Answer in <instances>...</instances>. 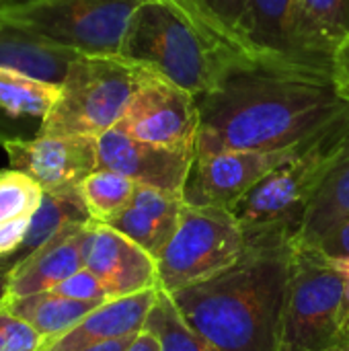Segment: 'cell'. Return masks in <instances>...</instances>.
Wrapping results in <instances>:
<instances>
[{"mask_svg":"<svg viewBox=\"0 0 349 351\" xmlns=\"http://www.w3.org/2000/svg\"><path fill=\"white\" fill-rule=\"evenodd\" d=\"M195 156L232 150H282L311 142L349 105L331 78L278 70L253 60L232 68L197 97Z\"/></svg>","mask_w":349,"mask_h":351,"instance_id":"6da1fadb","label":"cell"},{"mask_svg":"<svg viewBox=\"0 0 349 351\" xmlns=\"http://www.w3.org/2000/svg\"><path fill=\"white\" fill-rule=\"evenodd\" d=\"M296 239H245L243 255L173 296L185 321L218 351H282L290 261Z\"/></svg>","mask_w":349,"mask_h":351,"instance_id":"7a4b0ae2","label":"cell"},{"mask_svg":"<svg viewBox=\"0 0 349 351\" xmlns=\"http://www.w3.org/2000/svg\"><path fill=\"white\" fill-rule=\"evenodd\" d=\"M119 56L195 97L214 90L232 68L249 62L175 0H144L130 21Z\"/></svg>","mask_w":349,"mask_h":351,"instance_id":"3957f363","label":"cell"},{"mask_svg":"<svg viewBox=\"0 0 349 351\" xmlns=\"http://www.w3.org/2000/svg\"><path fill=\"white\" fill-rule=\"evenodd\" d=\"M349 142V107L315 140L259 181L234 208L245 239H296L323 181Z\"/></svg>","mask_w":349,"mask_h":351,"instance_id":"277c9868","label":"cell"},{"mask_svg":"<svg viewBox=\"0 0 349 351\" xmlns=\"http://www.w3.org/2000/svg\"><path fill=\"white\" fill-rule=\"evenodd\" d=\"M152 74L121 56L78 53L39 136H103L121 121Z\"/></svg>","mask_w":349,"mask_h":351,"instance_id":"5b68a950","label":"cell"},{"mask_svg":"<svg viewBox=\"0 0 349 351\" xmlns=\"http://www.w3.org/2000/svg\"><path fill=\"white\" fill-rule=\"evenodd\" d=\"M344 269L313 245H294L282 351H325L344 339Z\"/></svg>","mask_w":349,"mask_h":351,"instance_id":"8992f818","label":"cell"},{"mask_svg":"<svg viewBox=\"0 0 349 351\" xmlns=\"http://www.w3.org/2000/svg\"><path fill=\"white\" fill-rule=\"evenodd\" d=\"M144 0H33L0 10V21L35 31L82 56H119Z\"/></svg>","mask_w":349,"mask_h":351,"instance_id":"52a82bcc","label":"cell"},{"mask_svg":"<svg viewBox=\"0 0 349 351\" xmlns=\"http://www.w3.org/2000/svg\"><path fill=\"white\" fill-rule=\"evenodd\" d=\"M245 251V232L228 208L183 206L179 226L158 257V290L175 294L230 267Z\"/></svg>","mask_w":349,"mask_h":351,"instance_id":"ba28073f","label":"cell"},{"mask_svg":"<svg viewBox=\"0 0 349 351\" xmlns=\"http://www.w3.org/2000/svg\"><path fill=\"white\" fill-rule=\"evenodd\" d=\"M115 128L146 144L195 152L200 130L197 97L152 74L134 95Z\"/></svg>","mask_w":349,"mask_h":351,"instance_id":"9c48e42d","label":"cell"},{"mask_svg":"<svg viewBox=\"0 0 349 351\" xmlns=\"http://www.w3.org/2000/svg\"><path fill=\"white\" fill-rule=\"evenodd\" d=\"M306 144L282 150H232L195 156L183 187V202L187 206L232 210L259 181Z\"/></svg>","mask_w":349,"mask_h":351,"instance_id":"30bf717a","label":"cell"},{"mask_svg":"<svg viewBox=\"0 0 349 351\" xmlns=\"http://www.w3.org/2000/svg\"><path fill=\"white\" fill-rule=\"evenodd\" d=\"M12 171L25 173L43 191L76 189L99 169L97 138L37 136L2 144Z\"/></svg>","mask_w":349,"mask_h":351,"instance_id":"8fae6325","label":"cell"},{"mask_svg":"<svg viewBox=\"0 0 349 351\" xmlns=\"http://www.w3.org/2000/svg\"><path fill=\"white\" fill-rule=\"evenodd\" d=\"M99 169L115 171L138 185L183 197L195 152L140 142L113 128L97 138Z\"/></svg>","mask_w":349,"mask_h":351,"instance_id":"7c38bea8","label":"cell"},{"mask_svg":"<svg viewBox=\"0 0 349 351\" xmlns=\"http://www.w3.org/2000/svg\"><path fill=\"white\" fill-rule=\"evenodd\" d=\"M234 43L257 64L313 74L298 49L296 0H247Z\"/></svg>","mask_w":349,"mask_h":351,"instance_id":"4fadbf2b","label":"cell"},{"mask_svg":"<svg viewBox=\"0 0 349 351\" xmlns=\"http://www.w3.org/2000/svg\"><path fill=\"white\" fill-rule=\"evenodd\" d=\"M93 226L95 222L70 226L58 232L37 251L8 265V300L49 292L76 271L84 269L88 245L93 239Z\"/></svg>","mask_w":349,"mask_h":351,"instance_id":"5bb4252c","label":"cell"},{"mask_svg":"<svg viewBox=\"0 0 349 351\" xmlns=\"http://www.w3.org/2000/svg\"><path fill=\"white\" fill-rule=\"evenodd\" d=\"M84 267L107 286L113 298L158 288L156 259L107 224L95 222Z\"/></svg>","mask_w":349,"mask_h":351,"instance_id":"9a60e30c","label":"cell"},{"mask_svg":"<svg viewBox=\"0 0 349 351\" xmlns=\"http://www.w3.org/2000/svg\"><path fill=\"white\" fill-rule=\"evenodd\" d=\"M158 288L113 298L91 311L76 327L43 346L41 351H80L97 343L134 337L142 333L144 321L156 300Z\"/></svg>","mask_w":349,"mask_h":351,"instance_id":"2e32d148","label":"cell"},{"mask_svg":"<svg viewBox=\"0 0 349 351\" xmlns=\"http://www.w3.org/2000/svg\"><path fill=\"white\" fill-rule=\"evenodd\" d=\"M296 39L306 68L331 78L333 56L349 39V0H296Z\"/></svg>","mask_w":349,"mask_h":351,"instance_id":"e0dca14e","label":"cell"},{"mask_svg":"<svg viewBox=\"0 0 349 351\" xmlns=\"http://www.w3.org/2000/svg\"><path fill=\"white\" fill-rule=\"evenodd\" d=\"M183 206L185 202L179 195L138 185L132 204L119 216L107 222V226L125 234L158 261L179 226Z\"/></svg>","mask_w":349,"mask_h":351,"instance_id":"ac0fdd59","label":"cell"},{"mask_svg":"<svg viewBox=\"0 0 349 351\" xmlns=\"http://www.w3.org/2000/svg\"><path fill=\"white\" fill-rule=\"evenodd\" d=\"M76 58V51L35 31L0 21V70L62 86Z\"/></svg>","mask_w":349,"mask_h":351,"instance_id":"d6986e66","label":"cell"},{"mask_svg":"<svg viewBox=\"0 0 349 351\" xmlns=\"http://www.w3.org/2000/svg\"><path fill=\"white\" fill-rule=\"evenodd\" d=\"M60 97V86L0 70V144L33 140Z\"/></svg>","mask_w":349,"mask_h":351,"instance_id":"ffe728a7","label":"cell"},{"mask_svg":"<svg viewBox=\"0 0 349 351\" xmlns=\"http://www.w3.org/2000/svg\"><path fill=\"white\" fill-rule=\"evenodd\" d=\"M101 306L99 302H80L56 292H39L31 296L10 298L4 308H8L19 319L27 321L41 337L43 346L56 341L72 327H76L91 311ZM41 346V348H43Z\"/></svg>","mask_w":349,"mask_h":351,"instance_id":"44dd1931","label":"cell"},{"mask_svg":"<svg viewBox=\"0 0 349 351\" xmlns=\"http://www.w3.org/2000/svg\"><path fill=\"white\" fill-rule=\"evenodd\" d=\"M346 218H349V142L317 191L296 243L317 247L323 237Z\"/></svg>","mask_w":349,"mask_h":351,"instance_id":"7402d4cb","label":"cell"},{"mask_svg":"<svg viewBox=\"0 0 349 351\" xmlns=\"http://www.w3.org/2000/svg\"><path fill=\"white\" fill-rule=\"evenodd\" d=\"M93 222L80 189H60V191H43V199L33 214L29 222V230L25 234V241L16 253H21L19 259L27 257L29 253L43 247L47 241H51L58 232Z\"/></svg>","mask_w":349,"mask_h":351,"instance_id":"603a6c76","label":"cell"},{"mask_svg":"<svg viewBox=\"0 0 349 351\" xmlns=\"http://www.w3.org/2000/svg\"><path fill=\"white\" fill-rule=\"evenodd\" d=\"M142 331L150 333L158 341L160 351H218L197 331H193L177 308L173 296L165 290H158Z\"/></svg>","mask_w":349,"mask_h":351,"instance_id":"cb8c5ba5","label":"cell"},{"mask_svg":"<svg viewBox=\"0 0 349 351\" xmlns=\"http://www.w3.org/2000/svg\"><path fill=\"white\" fill-rule=\"evenodd\" d=\"M78 189L93 222L107 224L132 204L138 183L115 171L97 169L80 183Z\"/></svg>","mask_w":349,"mask_h":351,"instance_id":"d4e9b609","label":"cell"},{"mask_svg":"<svg viewBox=\"0 0 349 351\" xmlns=\"http://www.w3.org/2000/svg\"><path fill=\"white\" fill-rule=\"evenodd\" d=\"M43 199V187L19 171H0V224L31 220Z\"/></svg>","mask_w":349,"mask_h":351,"instance_id":"484cf974","label":"cell"},{"mask_svg":"<svg viewBox=\"0 0 349 351\" xmlns=\"http://www.w3.org/2000/svg\"><path fill=\"white\" fill-rule=\"evenodd\" d=\"M185 10H189L197 21H202L208 29L234 43L237 27L241 23L247 0H175Z\"/></svg>","mask_w":349,"mask_h":351,"instance_id":"4316f807","label":"cell"},{"mask_svg":"<svg viewBox=\"0 0 349 351\" xmlns=\"http://www.w3.org/2000/svg\"><path fill=\"white\" fill-rule=\"evenodd\" d=\"M43 337L8 308H0V351H41Z\"/></svg>","mask_w":349,"mask_h":351,"instance_id":"83f0119b","label":"cell"},{"mask_svg":"<svg viewBox=\"0 0 349 351\" xmlns=\"http://www.w3.org/2000/svg\"><path fill=\"white\" fill-rule=\"evenodd\" d=\"M49 292H56L60 296H66V298H72V300H80V302H99V304H103V302L113 300V296L107 290V286L95 274H91L86 267L76 271L68 280H64L60 286H56Z\"/></svg>","mask_w":349,"mask_h":351,"instance_id":"f1b7e54d","label":"cell"},{"mask_svg":"<svg viewBox=\"0 0 349 351\" xmlns=\"http://www.w3.org/2000/svg\"><path fill=\"white\" fill-rule=\"evenodd\" d=\"M321 247L323 253H327L333 259H348L349 257V218L344 222H339L337 226H333L323 241L317 245Z\"/></svg>","mask_w":349,"mask_h":351,"instance_id":"f546056e","label":"cell"},{"mask_svg":"<svg viewBox=\"0 0 349 351\" xmlns=\"http://www.w3.org/2000/svg\"><path fill=\"white\" fill-rule=\"evenodd\" d=\"M331 82H333L337 95L349 105V39L337 47V51L333 56Z\"/></svg>","mask_w":349,"mask_h":351,"instance_id":"4dcf8cb0","label":"cell"},{"mask_svg":"<svg viewBox=\"0 0 349 351\" xmlns=\"http://www.w3.org/2000/svg\"><path fill=\"white\" fill-rule=\"evenodd\" d=\"M31 220H14L0 224V257H6L10 253H16L25 241V234L29 230Z\"/></svg>","mask_w":349,"mask_h":351,"instance_id":"1f68e13d","label":"cell"},{"mask_svg":"<svg viewBox=\"0 0 349 351\" xmlns=\"http://www.w3.org/2000/svg\"><path fill=\"white\" fill-rule=\"evenodd\" d=\"M341 269H344V300H341V329L346 333L349 325V257L348 259H337Z\"/></svg>","mask_w":349,"mask_h":351,"instance_id":"d6a6232c","label":"cell"},{"mask_svg":"<svg viewBox=\"0 0 349 351\" xmlns=\"http://www.w3.org/2000/svg\"><path fill=\"white\" fill-rule=\"evenodd\" d=\"M125 351H160V346L158 341L150 335V333H138L136 339L132 341V346Z\"/></svg>","mask_w":349,"mask_h":351,"instance_id":"836d02e7","label":"cell"},{"mask_svg":"<svg viewBox=\"0 0 349 351\" xmlns=\"http://www.w3.org/2000/svg\"><path fill=\"white\" fill-rule=\"evenodd\" d=\"M134 339H136V335H134V337L115 339V341L97 343V346H91V348H84V350H80V351H125L130 346H132V341H134Z\"/></svg>","mask_w":349,"mask_h":351,"instance_id":"e575fe53","label":"cell"},{"mask_svg":"<svg viewBox=\"0 0 349 351\" xmlns=\"http://www.w3.org/2000/svg\"><path fill=\"white\" fill-rule=\"evenodd\" d=\"M8 286H10V267H0V308L8 300Z\"/></svg>","mask_w":349,"mask_h":351,"instance_id":"d590c367","label":"cell"},{"mask_svg":"<svg viewBox=\"0 0 349 351\" xmlns=\"http://www.w3.org/2000/svg\"><path fill=\"white\" fill-rule=\"evenodd\" d=\"M27 2H33V0H0V10L12 8V6H19V4H27Z\"/></svg>","mask_w":349,"mask_h":351,"instance_id":"8d00e7d4","label":"cell"},{"mask_svg":"<svg viewBox=\"0 0 349 351\" xmlns=\"http://www.w3.org/2000/svg\"><path fill=\"white\" fill-rule=\"evenodd\" d=\"M325 351H349V337H344L339 343L331 346L329 350H325Z\"/></svg>","mask_w":349,"mask_h":351,"instance_id":"74e56055","label":"cell"},{"mask_svg":"<svg viewBox=\"0 0 349 351\" xmlns=\"http://www.w3.org/2000/svg\"><path fill=\"white\" fill-rule=\"evenodd\" d=\"M344 337H349V325H348V329H346V333H344Z\"/></svg>","mask_w":349,"mask_h":351,"instance_id":"f35d334b","label":"cell"}]
</instances>
